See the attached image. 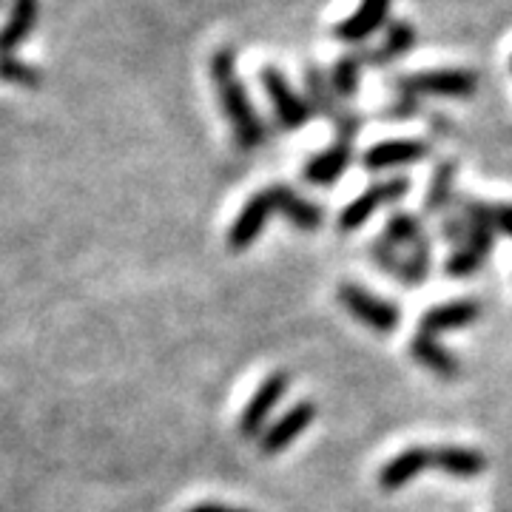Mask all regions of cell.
<instances>
[{"mask_svg": "<svg viewBox=\"0 0 512 512\" xmlns=\"http://www.w3.org/2000/svg\"><path fill=\"white\" fill-rule=\"evenodd\" d=\"M353 163V140H342L336 137V143L319 154H313L311 160L302 168V177L316 188H330L336 180L345 174Z\"/></svg>", "mask_w": 512, "mask_h": 512, "instance_id": "11", "label": "cell"}, {"mask_svg": "<svg viewBox=\"0 0 512 512\" xmlns=\"http://www.w3.org/2000/svg\"><path fill=\"white\" fill-rule=\"evenodd\" d=\"M478 77L467 69H430L396 77V92L402 97H447V100H467L476 94Z\"/></svg>", "mask_w": 512, "mask_h": 512, "instance_id": "2", "label": "cell"}, {"mask_svg": "<svg viewBox=\"0 0 512 512\" xmlns=\"http://www.w3.org/2000/svg\"><path fill=\"white\" fill-rule=\"evenodd\" d=\"M268 197H271V205H274V214L285 217L291 222L296 231H305V234H313L322 228L325 222V208L316 205L308 197H302L299 191H293L291 185L276 183L271 188H265Z\"/></svg>", "mask_w": 512, "mask_h": 512, "instance_id": "9", "label": "cell"}, {"mask_svg": "<svg viewBox=\"0 0 512 512\" xmlns=\"http://www.w3.org/2000/svg\"><path fill=\"white\" fill-rule=\"evenodd\" d=\"M3 3H6V0H0V9H3Z\"/></svg>", "mask_w": 512, "mask_h": 512, "instance_id": "29", "label": "cell"}, {"mask_svg": "<svg viewBox=\"0 0 512 512\" xmlns=\"http://www.w3.org/2000/svg\"><path fill=\"white\" fill-rule=\"evenodd\" d=\"M430 467V447H407L402 453L384 461L379 470V490L384 493H399L410 481L424 473Z\"/></svg>", "mask_w": 512, "mask_h": 512, "instance_id": "15", "label": "cell"}, {"mask_svg": "<svg viewBox=\"0 0 512 512\" xmlns=\"http://www.w3.org/2000/svg\"><path fill=\"white\" fill-rule=\"evenodd\" d=\"M390 6L393 0H359L353 15L333 26V37L348 46L367 43L376 32H382L384 23H390Z\"/></svg>", "mask_w": 512, "mask_h": 512, "instance_id": "7", "label": "cell"}, {"mask_svg": "<svg viewBox=\"0 0 512 512\" xmlns=\"http://www.w3.org/2000/svg\"><path fill=\"white\" fill-rule=\"evenodd\" d=\"M495 237L498 234L490 231V228H473L470 239L461 248H453V254L447 256L444 274L450 279H470L487 262V256H490L495 245Z\"/></svg>", "mask_w": 512, "mask_h": 512, "instance_id": "13", "label": "cell"}, {"mask_svg": "<svg viewBox=\"0 0 512 512\" xmlns=\"http://www.w3.org/2000/svg\"><path fill=\"white\" fill-rule=\"evenodd\" d=\"M211 80L217 86L222 114L234 128L239 148L251 151L259 148L268 140V126L262 123V117L256 114V106L245 92L242 80L237 77V55L234 49H220L211 57Z\"/></svg>", "mask_w": 512, "mask_h": 512, "instance_id": "1", "label": "cell"}, {"mask_svg": "<svg viewBox=\"0 0 512 512\" xmlns=\"http://www.w3.org/2000/svg\"><path fill=\"white\" fill-rule=\"evenodd\" d=\"M456 174L458 165L453 160H444L436 165L430 185H427V194H424V211L427 214H444L453 200H456Z\"/></svg>", "mask_w": 512, "mask_h": 512, "instance_id": "20", "label": "cell"}, {"mask_svg": "<svg viewBox=\"0 0 512 512\" xmlns=\"http://www.w3.org/2000/svg\"><path fill=\"white\" fill-rule=\"evenodd\" d=\"M416 26L413 23H407V20H390L387 23V29H384V37L379 40V46H367L362 49V55H365L367 66H390V63H396V60H402L404 55H410L413 49H416Z\"/></svg>", "mask_w": 512, "mask_h": 512, "instance_id": "14", "label": "cell"}, {"mask_svg": "<svg viewBox=\"0 0 512 512\" xmlns=\"http://www.w3.org/2000/svg\"><path fill=\"white\" fill-rule=\"evenodd\" d=\"M410 356L419 362L424 370H430L439 379H458L461 376V362L447 348H441L436 336H424L416 333L410 342Z\"/></svg>", "mask_w": 512, "mask_h": 512, "instance_id": "18", "label": "cell"}, {"mask_svg": "<svg viewBox=\"0 0 512 512\" xmlns=\"http://www.w3.org/2000/svg\"><path fill=\"white\" fill-rule=\"evenodd\" d=\"M0 80L18 83V86H40V83H43V77H40V72H37L35 66L23 63V60H18L15 55L0 57Z\"/></svg>", "mask_w": 512, "mask_h": 512, "instance_id": "25", "label": "cell"}, {"mask_svg": "<svg viewBox=\"0 0 512 512\" xmlns=\"http://www.w3.org/2000/svg\"><path fill=\"white\" fill-rule=\"evenodd\" d=\"M382 239L387 245H393V248H399V251H413L416 245L421 242H427V231H424V225L416 214H404V211H396L390 220L384 222V231Z\"/></svg>", "mask_w": 512, "mask_h": 512, "instance_id": "23", "label": "cell"}, {"mask_svg": "<svg viewBox=\"0 0 512 512\" xmlns=\"http://www.w3.org/2000/svg\"><path fill=\"white\" fill-rule=\"evenodd\" d=\"M510 66H512V57H510Z\"/></svg>", "mask_w": 512, "mask_h": 512, "instance_id": "30", "label": "cell"}, {"mask_svg": "<svg viewBox=\"0 0 512 512\" xmlns=\"http://www.w3.org/2000/svg\"><path fill=\"white\" fill-rule=\"evenodd\" d=\"M259 83H262V89L268 94V100H271V106H274V117L279 128H285V131H296V128L308 126L313 120V106L305 100V97H299L296 89L291 86V80L282 74L279 66H262V72H259Z\"/></svg>", "mask_w": 512, "mask_h": 512, "instance_id": "4", "label": "cell"}, {"mask_svg": "<svg viewBox=\"0 0 512 512\" xmlns=\"http://www.w3.org/2000/svg\"><path fill=\"white\" fill-rule=\"evenodd\" d=\"M407 191H410V180H407V177H390V180L373 183L370 188H365L356 200H350L348 205L342 208V214H339V220H336V228H339L342 234H356L379 208L399 202L402 197H407Z\"/></svg>", "mask_w": 512, "mask_h": 512, "instance_id": "5", "label": "cell"}, {"mask_svg": "<svg viewBox=\"0 0 512 512\" xmlns=\"http://www.w3.org/2000/svg\"><path fill=\"white\" fill-rule=\"evenodd\" d=\"M478 316H481V305L473 302V299L444 302V305H436V308L421 313L419 333H424V336H439V333H447V330L470 328Z\"/></svg>", "mask_w": 512, "mask_h": 512, "instance_id": "17", "label": "cell"}, {"mask_svg": "<svg viewBox=\"0 0 512 512\" xmlns=\"http://www.w3.org/2000/svg\"><path fill=\"white\" fill-rule=\"evenodd\" d=\"M188 512H248V510H239V507H222V504H197V507H191Z\"/></svg>", "mask_w": 512, "mask_h": 512, "instance_id": "28", "label": "cell"}, {"mask_svg": "<svg viewBox=\"0 0 512 512\" xmlns=\"http://www.w3.org/2000/svg\"><path fill=\"white\" fill-rule=\"evenodd\" d=\"M336 299H339V305H342L356 322H362L365 328L376 330V333H396L399 325H402V311H399V305L387 302V299L376 296L373 291H367L362 285H353V282L339 285Z\"/></svg>", "mask_w": 512, "mask_h": 512, "instance_id": "3", "label": "cell"}, {"mask_svg": "<svg viewBox=\"0 0 512 512\" xmlns=\"http://www.w3.org/2000/svg\"><path fill=\"white\" fill-rule=\"evenodd\" d=\"M316 419V404L313 402H296L291 410H285L279 419L265 427V433L259 436V450L262 456H276L282 450H288L293 441L299 439Z\"/></svg>", "mask_w": 512, "mask_h": 512, "instance_id": "8", "label": "cell"}, {"mask_svg": "<svg viewBox=\"0 0 512 512\" xmlns=\"http://www.w3.org/2000/svg\"><path fill=\"white\" fill-rule=\"evenodd\" d=\"M470 234H473V225L467 222V217H464L461 211L444 217V222H441V239L450 242L453 248H461V245L470 239Z\"/></svg>", "mask_w": 512, "mask_h": 512, "instance_id": "26", "label": "cell"}, {"mask_svg": "<svg viewBox=\"0 0 512 512\" xmlns=\"http://www.w3.org/2000/svg\"><path fill=\"white\" fill-rule=\"evenodd\" d=\"M305 89H308V103L313 106V111H319L322 117H328L330 123H336L342 114H345V106L339 109V97L333 92V86H330V77L319 66H308L305 69Z\"/></svg>", "mask_w": 512, "mask_h": 512, "instance_id": "21", "label": "cell"}, {"mask_svg": "<svg viewBox=\"0 0 512 512\" xmlns=\"http://www.w3.org/2000/svg\"><path fill=\"white\" fill-rule=\"evenodd\" d=\"M40 15V0H12L9 20L0 29V57H9L35 29Z\"/></svg>", "mask_w": 512, "mask_h": 512, "instance_id": "19", "label": "cell"}, {"mask_svg": "<svg viewBox=\"0 0 512 512\" xmlns=\"http://www.w3.org/2000/svg\"><path fill=\"white\" fill-rule=\"evenodd\" d=\"M433 268V242H421L413 251H404V262L396 274V282H402L404 288H419L427 282Z\"/></svg>", "mask_w": 512, "mask_h": 512, "instance_id": "24", "label": "cell"}, {"mask_svg": "<svg viewBox=\"0 0 512 512\" xmlns=\"http://www.w3.org/2000/svg\"><path fill=\"white\" fill-rule=\"evenodd\" d=\"M288 387H291L288 373H271L265 382L256 387V393L248 399L242 416H239V436L242 439H259L265 433V424L274 416L279 402L285 399Z\"/></svg>", "mask_w": 512, "mask_h": 512, "instance_id": "6", "label": "cell"}, {"mask_svg": "<svg viewBox=\"0 0 512 512\" xmlns=\"http://www.w3.org/2000/svg\"><path fill=\"white\" fill-rule=\"evenodd\" d=\"M493 228H495V234H504V237L512 239V205L510 202L493 205Z\"/></svg>", "mask_w": 512, "mask_h": 512, "instance_id": "27", "label": "cell"}, {"mask_svg": "<svg viewBox=\"0 0 512 512\" xmlns=\"http://www.w3.org/2000/svg\"><path fill=\"white\" fill-rule=\"evenodd\" d=\"M274 214V205H271V197H268V191H259L254 194L251 200L242 205V211L237 214V220L234 225L228 228V248L239 254V251H245V248H251L256 239L262 237V231H265V225H268V217Z\"/></svg>", "mask_w": 512, "mask_h": 512, "instance_id": "10", "label": "cell"}, {"mask_svg": "<svg viewBox=\"0 0 512 512\" xmlns=\"http://www.w3.org/2000/svg\"><path fill=\"white\" fill-rule=\"evenodd\" d=\"M430 146L424 140H384L365 151L362 165L367 171H390V168H404L427 160Z\"/></svg>", "mask_w": 512, "mask_h": 512, "instance_id": "12", "label": "cell"}, {"mask_svg": "<svg viewBox=\"0 0 512 512\" xmlns=\"http://www.w3.org/2000/svg\"><path fill=\"white\" fill-rule=\"evenodd\" d=\"M365 55H362V49L359 52H348V55H342L336 63H333V69H330V86H333V92L336 97L345 103V100H353L356 92H359V80H362V72H365Z\"/></svg>", "mask_w": 512, "mask_h": 512, "instance_id": "22", "label": "cell"}, {"mask_svg": "<svg viewBox=\"0 0 512 512\" xmlns=\"http://www.w3.org/2000/svg\"><path fill=\"white\" fill-rule=\"evenodd\" d=\"M430 467L439 470L444 476L470 481L487 470V456L473 447H456V444H441L430 447Z\"/></svg>", "mask_w": 512, "mask_h": 512, "instance_id": "16", "label": "cell"}]
</instances>
